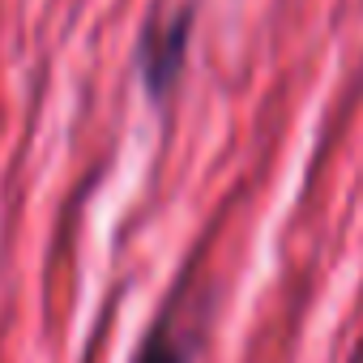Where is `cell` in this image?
<instances>
[{"mask_svg": "<svg viewBox=\"0 0 363 363\" xmlns=\"http://www.w3.org/2000/svg\"><path fill=\"white\" fill-rule=\"evenodd\" d=\"M133 363H189V354H184V346H179V337H175L171 329L158 325V329L145 337V346L137 350Z\"/></svg>", "mask_w": 363, "mask_h": 363, "instance_id": "2", "label": "cell"}, {"mask_svg": "<svg viewBox=\"0 0 363 363\" xmlns=\"http://www.w3.org/2000/svg\"><path fill=\"white\" fill-rule=\"evenodd\" d=\"M184 52H189V13L179 9L171 18H154L141 35V48H137V65H141V77H145V90L150 94H167L184 69Z\"/></svg>", "mask_w": 363, "mask_h": 363, "instance_id": "1", "label": "cell"}]
</instances>
